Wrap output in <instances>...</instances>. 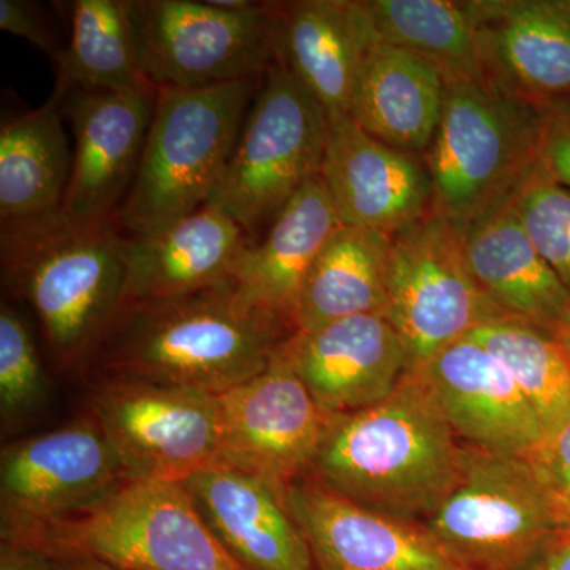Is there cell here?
I'll return each instance as SVG.
<instances>
[{"instance_id":"6da1fadb","label":"cell","mask_w":570,"mask_h":570,"mask_svg":"<svg viewBox=\"0 0 570 570\" xmlns=\"http://www.w3.org/2000/svg\"><path fill=\"white\" fill-rule=\"evenodd\" d=\"M283 318L247 302L234 283L122 303L86 360L100 377L223 395L264 373L288 336Z\"/></svg>"},{"instance_id":"7a4b0ae2","label":"cell","mask_w":570,"mask_h":570,"mask_svg":"<svg viewBox=\"0 0 570 570\" xmlns=\"http://www.w3.org/2000/svg\"><path fill=\"white\" fill-rule=\"evenodd\" d=\"M463 464L464 445L409 371L387 400L328 415L306 478L355 504L423 521L455 489Z\"/></svg>"},{"instance_id":"3957f363","label":"cell","mask_w":570,"mask_h":570,"mask_svg":"<svg viewBox=\"0 0 570 570\" xmlns=\"http://www.w3.org/2000/svg\"><path fill=\"white\" fill-rule=\"evenodd\" d=\"M122 236L116 219L75 225L59 213L2 227L3 283L28 299L62 365L86 363L121 309Z\"/></svg>"},{"instance_id":"277c9868","label":"cell","mask_w":570,"mask_h":570,"mask_svg":"<svg viewBox=\"0 0 570 570\" xmlns=\"http://www.w3.org/2000/svg\"><path fill=\"white\" fill-rule=\"evenodd\" d=\"M430 212L466 228L509 205L542 165V108L489 80L448 85L428 149Z\"/></svg>"},{"instance_id":"5b68a950","label":"cell","mask_w":570,"mask_h":570,"mask_svg":"<svg viewBox=\"0 0 570 570\" xmlns=\"http://www.w3.org/2000/svg\"><path fill=\"white\" fill-rule=\"evenodd\" d=\"M262 78L157 89L140 164L118 214L119 228L129 236L148 235L209 204Z\"/></svg>"},{"instance_id":"8992f818","label":"cell","mask_w":570,"mask_h":570,"mask_svg":"<svg viewBox=\"0 0 570 570\" xmlns=\"http://www.w3.org/2000/svg\"><path fill=\"white\" fill-rule=\"evenodd\" d=\"M20 542L122 570H246L209 530L184 483L168 480H126Z\"/></svg>"},{"instance_id":"52a82bcc","label":"cell","mask_w":570,"mask_h":570,"mask_svg":"<svg viewBox=\"0 0 570 570\" xmlns=\"http://www.w3.org/2000/svg\"><path fill=\"white\" fill-rule=\"evenodd\" d=\"M328 118L316 97L279 61L255 92L209 205L253 232L321 175Z\"/></svg>"},{"instance_id":"ba28073f","label":"cell","mask_w":570,"mask_h":570,"mask_svg":"<svg viewBox=\"0 0 570 570\" xmlns=\"http://www.w3.org/2000/svg\"><path fill=\"white\" fill-rule=\"evenodd\" d=\"M423 523L466 570H532L562 532L531 460L468 445L459 483Z\"/></svg>"},{"instance_id":"9c48e42d","label":"cell","mask_w":570,"mask_h":570,"mask_svg":"<svg viewBox=\"0 0 570 570\" xmlns=\"http://www.w3.org/2000/svg\"><path fill=\"white\" fill-rule=\"evenodd\" d=\"M385 316L403 340L411 370L479 326L510 317L472 275L464 228L431 212L392 236Z\"/></svg>"},{"instance_id":"30bf717a","label":"cell","mask_w":570,"mask_h":570,"mask_svg":"<svg viewBox=\"0 0 570 570\" xmlns=\"http://www.w3.org/2000/svg\"><path fill=\"white\" fill-rule=\"evenodd\" d=\"M142 70L159 88L258 80L276 62L268 2L230 10L213 0H130Z\"/></svg>"},{"instance_id":"8fae6325","label":"cell","mask_w":570,"mask_h":570,"mask_svg":"<svg viewBox=\"0 0 570 570\" xmlns=\"http://www.w3.org/2000/svg\"><path fill=\"white\" fill-rule=\"evenodd\" d=\"M89 414L129 479L184 482L216 463L219 409L209 393L100 377L89 396Z\"/></svg>"},{"instance_id":"7c38bea8","label":"cell","mask_w":570,"mask_h":570,"mask_svg":"<svg viewBox=\"0 0 570 570\" xmlns=\"http://www.w3.org/2000/svg\"><path fill=\"white\" fill-rule=\"evenodd\" d=\"M129 480L122 461L91 419L3 449L2 540H24L107 497Z\"/></svg>"},{"instance_id":"4fadbf2b","label":"cell","mask_w":570,"mask_h":570,"mask_svg":"<svg viewBox=\"0 0 570 570\" xmlns=\"http://www.w3.org/2000/svg\"><path fill=\"white\" fill-rule=\"evenodd\" d=\"M217 464L283 491L306 478L328 415L279 348L264 373L217 395Z\"/></svg>"},{"instance_id":"5bb4252c","label":"cell","mask_w":570,"mask_h":570,"mask_svg":"<svg viewBox=\"0 0 570 570\" xmlns=\"http://www.w3.org/2000/svg\"><path fill=\"white\" fill-rule=\"evenodd\" d=\"M283 498L316 570H466L423 521L355 504L307 478Z\"/></svg>"},{"instance_id":"9a60e30c","label":"cell","mask_w":570,"mask_h":570,"mask_svg":"<svg viewBox=\"0 0 570 570\" xmlns=\"http://www.w3.org/2000/svg\"><path fill=\"white\" fill-rule=\"evenodd\" d=\"M157 91L75 89L61 102L75 138L69 189L59 216L75 225L118 220L137 174Z\"/></svg>"},{"instance_id":"2e32d148","label":"cell","mask_w":570,"mask_h":570,"mask_svg":"<svg viewBox=\"0 0 570 570\" xmlns=\"http://www.w3.org/2000/svg\"><path fill=\"white\" fill-rule=\"evenodd\" d=\"M415 373L442 417L468 448L532 459L546 434L534 409L497 356L469 336L439 351Z\"/></svg>"},{"instance_id":"e0dca14e","label":"cell","mask_w":570,"mask_h":570,"mask_svg":"<svg viewBox=\"0 0 570 570\" xmlns=\"http://www.w3.org/2000/svg\"><path fill=\"white\" fill-rule=\"evenodd\" d=\"M326 118L321 176L343 225L395 236L430 213V174L419 156L377 140L348 115Z\"/></svg>"},{"instance_id":"ac0fdd59","label":"cell","mask_w":570,"mask_h":570,"mask_svg":"<svg viewBox=\"0 0 570 570\" xmlns=\"http://www.w3.org/2000/svg\"><path fill=\"white\" fill-rule=\"evenodd\" d=\"M279 351L326 415L362 411L387 400L411 370L403 340L384 313L295 332Z\"/></svg>"},{"instance_id":"d6986e66","label":"cell","mask_w":570,"mask_h":570,"mask_svg":"<svg viewBox=\"0 0 570 570\" xmlns=\"http://www.w3.org/2000/svg\"><path fill=\"white\" fill-rule=\"evenodd\" d=\"M468 6L485 80L535 105L570 99L569 0Z\"/></svg>"},{"instance_id":"ffe728a7","label":"cell","mask_w":570,"mask_h":570,"mask_svg":"<svg viewBox=\"0 0 570 570\" xmlns=\"http://www.w3.org/2000/svg\"><path fill=\"white\" fill-rule=\"evenodd\" d=\"M276 59L326 112L347 115L356 77L379 43L365 0L268 2Z\"/></svg>"},{"instance_id":"44dd1931","label":"cell","mask_w":570,"mask_h":570,"mask_svg":"<svg viewBox=\"0 0 570 570\" xmlns=\"http://www.w3.org/2000/svg\"><path fill=\"white\" fill-rule=\"evenodd\" d=\"M183 483L209 530L246 570H316L283 491L217 463Z\"/></svg>"},{"instance_id":"7402d4cb","label":"cell","mask_w":570,"mask_h":570,"mask_svg":"<svg viewBox=\"0 0 570 570\" xmlns=\"http://www.w3.org/2000/svg\"><path fill=\"white\" fill-rule=\"evenodd\" d=\"M246 230L216 205L160 230L122 236L124 303L194 294L232 283Z\"/></svg>"},{"instance_id":"603a6c76","label":"cell","mask_w":570,"mask_h":570,"mask_svg":"<svg viewBox=\"0 0 570 570\" xmlns=\"http://www.w3.org/2000/svg\"><path fill=\"white\" fill-rule=\"evenodd\" d=\"M341 225L324 179L314 176L276 214L265 238L243 247L232 275L236 291L294 328L307 272Z\"/></svg>"},{"instance_id":"cb8c5ba5","label":"cell","mask_w":570,"mask_h":570,"mask_svg":"<svg viewBox=\"0 0 570 570\" xmlns=\"http://www.w3.org/2000/svg\"><path fill=\"white\" fill-rule=\"evenodd\" d=\"M464 253L494 305L557 335L569 311L570 291L528 238L512 202L464 228Z\"/></svg>"},{"instance_id":"d4e9b609","label":"cell","mask_w":570,"mask_h":570,"mask_svg":"<svg viewBox=\"0 0 570 570\" xmlns=\"http://www.w3.org/2000/svg\"><path fill=\"white\" fill-rule=\"evenodd\" d=\"M445 91L433 63L381 40L360 69L347 115L377 140L419 156L436 135Z\"/></svg>"},{"instance_id":"484cf974","label":"cell","mask_w":570,"mask_h":570,"mask_svg":"<svg viewBox=\"0 0 570 570\" xmlns=\"http://www.w3.org/2000/svg\"><path fill=\"white\" fill-rule=\"evenodd\" d=\"M71 160L61 104L51 99L0 129L2 227L36 223L61 212Z\"/></svg>"},{"instance_id":"4316f807","label":"cell","mask_w":570,"mask_h":570,"mask_svg":"<svg viewBox=\"0 0 570 570\" xmlns=\"http://www.w3.org/2000/svg\"><path fill=\"white\" fill-rule=\"evenodd\" d=\"M392 236L341 225L305 277L294 328L309 333L358 314L384 313Z\"/></svg>"},{"instance_id":"83f0119b","label":"cell","mask_w":570,"mask_h":570,"mask_svg":"<svg viewBox=\"0 0 570 570\" xmlns=\"http://www.w3.org/2000/svg\"><path fill=\"white\" fill-rule=\"evenodd\" d=\"M69 43L56 56L59 104L82 91H157L146 77L138 52L130 0H75L66 3Z\"/></svg>"},{"instance_id":"f1b7e54d","label":"cell","mask_w":570,"mask_h":570,"mask_svg":"<svg viewBox=\"0 0 570 570\" xmlns=\"http://www.w3.org/2000/svg\"><path fill=\"white\" fill-rule=\"evenodd\" d=\"M365 7L379 39L433 63L448 85L485 80L468 2L365 0Z\"/></svg>"},{"instance_id":"f546056e","label":"cell","mask_w":570,"mask_h":570,"mask_svg":"<svg viewBox=\"0 0 570 570\" xmlns=\"http://www.w3.org/2000/svg\"><path fill=\"white\" fill-rule=\"evenodd\" d=\"M468 336L509 371L549 436L570 414V360L557 337L515 317L497 318Z\"/></svg>"},{"instance_id":"4dcf8cb0","label":"cell","mask_w":570,"mask_h":570,"mask_svg":"<svg viewBox=\"0 0 570 570\" xmlns=\"http://www.w3.org/2000/svg\"><path fill=\"white\" fill-rule=\"evenodd\" d=\"M521 227L538 253L570 291V189L543 165L512 200Z\"/></svg>"},{"instance_id":"1f68e13d","label":"cell","mask_w":570,"mask_h":570,"mask_svg":"<svg viewBox=\"0 0 570 570\" xmlns=\"http://www.w3.org/2000/svg\"><path fill=\"white\" fill-rule=\"evenodd\" d=\"M45 395L39 352L28 325L10 306L0 311V411L3 419L31 412Z\"/></svg>"},{"instance_id":"d6a6232c","label":"cell","mask_w":570,"mask_h":570,"mask_svg":"<svg viewBox=\"0 0 570 570\" xmlns=\"http://www.w3.org/2000/svg\"><path fill=\"white\" fill-rule=\"evenodd\" d=\"M531 463L562 532H570V414L543 439Z\"/></svg>"},{"instance_id":"836d02e7","label":"cell","mask_w":570,"mask_h":570,"mask_svg":"<svg viewBox=\"0 0 570 570\" xmlns=\"http://www.w3.org/2000/svg\"><path fill=\"white\" fill-rule=\"evenodd\" d=\"M542 108V165L554 181L570 189V99Z\"/></svg>"},{"instance_id":"e575fe53","label":"cell","mask_w":570,"mask_h":570,"mask_svg":"<svg viewBox=\"0 0 570 570\" xmlns=\"http://www.w3.org/2000/svg\"><path fill=\"white\" fill-rule=\"evenodd\" d=\"M0 29L18 39L28 40L32 47L47 52L52 59L62 50L36 3L0 0Z\"/></svg>"},{"instance_id":"d590c367","label":"cell","mask_w":570,"mask_h":570,"mask_svg":"<svg viewBox=\"0 0 570 570\" xmlns=\"http://www.w3.org/2000/svg\"><path fill=\"white\" fill-rule=\"evenodd\" d=\"M0 570H56V561L50 551L33 543L2 540Z\"/></svg>"},{"instance_id":"8d00e7d4","label":"cell","mask_w":570,"mask_h":570,"mask_svg":"<svg viewBox=\"0 0 570 570\" xmlns=\"http://www.w3.org/2000/svg\"><path fill=\"white\" fill-rule=\"evenodd\" d=\"M532 570H570V532H560Z\"/></svg>"},{"instance_id":"74e56055","label":"cell","mask_w":570,"mask_h":570,"mask_svg":"<svg viewBox=\"0 0 570 570\" xmlns=\"http://www.w3.org/2000/svg\"><path fill=\"white\" fill-rule=\"evenodd\" d=\"M50 553L55 557L56 570H122L86 554L63 553V551L58 553L50 551Z\"/></svg>"},{"instance_id":"f35d334b","label":"cell","mask_w":570,"mask_h":570,"mask_svg":"<svg viewBox=\"0 0 570 570\" xmlns=\"http://www.w3.org/2000/svg\"><path fill=\"white\" fill-rule=\"evenodd\" d=\"M554 337H557L558 343L561 344L562 351L566 352V355H568L570 360V306L568 314H566L564 321H562V324L560 328H558Z\"/></svg>"},{"instance_id":"ab89813d","label":"cell","mask_w":570,"mask_h":570,"mask_svg":"<svg viewBox=\"0 0 570 570\" xmlns=\"http://www.w3.org/2000/svg\"><path fill=\"white\" fill-rule=\"evenodd\" d=\"M569 3H570V0H569Z\"/></svg>"}]
</instances>
